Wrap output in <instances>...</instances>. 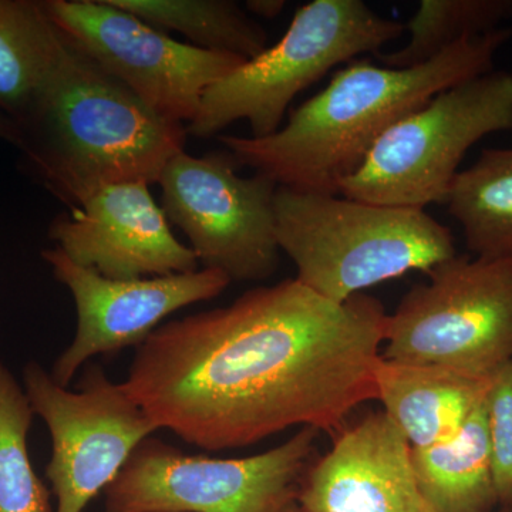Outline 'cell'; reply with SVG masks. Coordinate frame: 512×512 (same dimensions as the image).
<instances>
[{
    "mask_svg": "<svg viewBox=\"0 0 512 512\" xmlns=\"http://www.w3.org/2000/svg\"><path fill=\"white\" fill-rule=\"evenodd\" d=\"M386 320L373 296L335 303L285 279L164 323L138 346L123 386L158 430L207 451L291 427L340 429L376 399Z\"/></svg>",
    "mask_w": 512,
    "mask_h": 512,
    "instance_id": "obj_1",
    "label": "cell"
},
{
    "mask_svg": "<svg viewBox=\"0 0 512 512\" xmlns=\"http://www.w3.org/2000/svg\"><path fill=\"white\" fill-rule=\"evenodd\" d=\"M511 37L512 29L501 26L410 69L357 60L293 110L272 136H220V141L238 164L278 187L338 195L340 184L359 171L386 131L437 94L493 72L495 55Z\"/></svg>",
    "mask_w": 512,
    "mask_h": 512,
    "instance_id": "obj_2",
    "label": "cell"
},
{
    "mask_svg": "<svg viewBox=\"0 0 512 512\" xmlns=\"http://www.w3.org/2000/svg\"><path fill=\"white\" fill-rule=\"evenodd\" d=\"M185 138L184 124L158 117L72 43L19 151L29 173L74 208L109 185L157 184L168 161L184 151Z\"/></svg>",
    "mask_w": 512,
    "mask_h": 512,
    "instance_id": "obj_3",
    "label": "cell"
},
{
    "mask_svg": "<svg viewBox=\"0 0 512 512\" xmlns=\"http://www.w3.org/2000/svg\"><path fill=\"white\" fill-rule=\"evenodd\" d=\"M275 220L296 279L335 303L457 255L450 229L417 208L278 187Z\"/></svg>",
    "mask_w": 512,
    "mask_h": 512,
    "instance_id": "obj_4",
    "label": "cell"
},
{
    "mask_svg": "<svg viewBox=\"0 0 512 512\" xmlns=\"http://www.w3.org/2000/svg\"><path fill=\"white\" fill-rule=\"evenodd\" d=\"M403 32L402 23L377 15L360 0L303 5L274 47L212 84L197 116L185 126L187 134L210 138L235 121L247 120L251 137L272 136L296 94L340 63L379 53Z\"/></svg>",
    "mask_w": 512,
    "mask_h": 512,
    "instance_id": "obj_5",
    "label": "cell"
},
{
    "mask_svg": "<svg viewBox=\"0 0 512 512\" xmlns=\"http://www.w3.org/2000/svg\"><path fill=\"white\" fill-rule=\"evenodd\" d=\"M512 130V74L490 72L437 94L383 134L339 194L424 210L446 204L458 167L481 138Z\"/></svg>",
    "mask_w": 512,
    "mask_h": 512,
    "instance_id": "obj_6",
    "label": "cell"
},
{
    "mask_svg": "<svg viewBox=\"0 0 512 512\" xmlns=\"http://www.w3.org/2000/svg\"><path fill=\"white\" fill-rule=\"evenodd\" d=\"M404 295L383 359L491 377L512 362V261L456 255Z\"/></svg>",
    "mask_w": 512,
    "mask_h": 512,
    "instance_id": "obj_7",
    "label": "cell"
},
{
    "mask_svg": "<svg viewBox=\"0 0 512 512\" xmlns=\"http://www.w3.org/2000/svg\"><path fill=\"white\" fill-rule=\"evenodd\" d=\"M320 431L303 427L262 454L190 456L148 437L104 491L106 512H281L296 500Z\"/></svg>",
    "mask_w": 512,
    "mask_h": 512,
    "instance_id": "obj_8",
    "label": "cell"
},
{
    "mask_svg": "<svg viewBox=\"0 0 512 512\" xmlns=\"http://www.w3.org/2000/svg\"><path fill=\"white\" fill-rule=\"evenodd\" d=\"M23 389L52 439L46 477L56 495V512L86 510L158 430L123 383L111 382L97 363L86 366L72 392L32 360L23 369Z\"/></svg>",
    "mask_w": 512,
    "mask_h": 512,
    "instance_id": "obj_9",
    "label": "cell"
},
{
    "mask_svg": "<svg viewBox=\"0 0 512 512\" xmlns=\"http://www.w3.org/2000/svg\"><path fill=\"white\" fill-rule=\"evenodd\" d=\"M228 153L194 157L181 151L158 178L161 208L190 241L198 262L232 281H265L279 265L275 195L278 184L237 174Z\"/></svg>",
    "mask_w": 512,
    "mask_h": 512,
    "instance_id": "obj_10",
    "label": "cell"
},
{
    "mask_svg": "<svg viewBox=\"0 0 512 512\" xmlns=\"http://www.w3.org/2000/svg\"><path fill=\"white\" fill-rule=\"evenodd\" d=\"M83 55L123 83L161 119L190 124L202 97L248 60L177 42L109 0H40Z\"/></svg>",
    "mask_w": 512,
    "mask_h": 512,
    "instance_id": "obj_11",
    "label": "cell"
},
{
    "mask_svg": "<svg viewBox=\"0 0 512 512\" xmlns=\"http://www.w3.org/2000/svg\"><path fill=\"white\" fill-rule=\"evenodd\" d=\"M56 281L69 289L76 306L72 343L53 363L52 375L69 387L90 359L141 346L168 316L220 296L231 279L217 269L117 281L74 264L59 248L42 252Z\"/></svg>",
    "mask_w": 512,
    "mask_h": 512,
    "instance_id": "obj_12",
    "label": "cell"
},
{
    "mask_svg": "<svg viewBox=\"0 0 512 512\" xmlns=\"http://www.w3.org/2000/svg\"><path fill=\"white\" fill-rule=\"evenodd\" d=\"M146 183L109 185L52 222L49 238L74 264L117 281L198 271Z\"/></svg>",
    "mask_w": 512,
    "mask_h": 512,
    "instance_id": "obj_13",
    "label": "cell"
},
{
    "mask_svg": "<svg viewBox=\"0 0 512 512\" xmlns=\"http://www.w3.org/2000/svg\"><path fill=\"white\" fill-rule=\"evenodd\" d=\"M296 501L305 512H433L417 485L412 446L384 412L343 431L303 474Z\"/></svg>",
    "mask_w": 512,
    "mask_h": 512,
    "instance_id": "obj_14",
    "label": "cell"
},
{
    "mask_svg": "<svg viewBox=\"0 0 512 512\" xmlns=\"http://www.w3.org/2000/svg\"><path fill=\"white\" fill-rule=\"evenodd\" d=\"M491 377L382 357L376 369V399L410 446L429 447L450 440L463 429L484 403Z\"/></svg>",
    "mask_w": 512,
    "mask_h": 512,
    "instance_id": "obj_15",
    "label": "cell"
},
{
    "mask_svg": "<svg viewBox=\"0 0 512 512\" xmlns=\"http://www.w3.org/2000/svg\"><path fill=\"white\" fill-rule=\"evenodd\" d=\"M72 53L40 0H0V114L20 134L35 123Z\"/></svg>",
    "mask_w": 512,
    "mask_h": 512,
    "instance_id": "obj_16",
    "label": "cell"
},
{
    "mask_svg": "<svg viewBox=\"0 0 512 512\" xmlns=\"http://www.w3.org/2000/svg\"><path fill=\"white\" fill-rule=\"evenodd\" d=\"M412 461L433 512H490L498 503L485 400L450 440L412 447Z\"/></svg>",
    "mask_w": 512,
    "mask_h": 512,
    "instance_id": "obj_17",
    "label": "cell"
},
{
    "mask_svg": "<svg viewBox=\"0 0 512 512\" xmlns=\"http://www.w3.org/2000/svg\"><path fill=\"white\" fill-rule=\"evenodd\" d=\"M446 205L473 254L512 261V148L484 150L456 175Z\"/></svg>",
    "mask_w": 512,
    "mask_h": 512,
    "instance_id": "obj_18",
    "label": "cell"
},
{
    "mask_svg": "<svg viewBox=\"0 0 512 512\" xmlns=\"http://www.w3.org/2000/svg\"><path fill=\"white\" fill-rule=\"evenodd\" d=\"M161 32H178L192 46L252 60L268 47L264 28L231 0H109Z\"/></svg>",
    "mask_w": 512,
    "mask_h": 512,
    "instance_id": "obj_19",
    "label": "cell"
},
{
    "mask_svg": "<svg viewBox=\"0 0 512 512\" xmlns=\"http://www.w3.org/2000/svg\"><path fill=\"white\" fill-rule=\"evenodd\" d=\"M511 16L512 0H421L407 25V45L376 56L389 69H410L436 59L461 40L501 28Z\"/></svg>",
    "mask_w": 512,
    "mask_h": 512,
    "instance_id": "obj_20",
    "label": "cell"
},
{
    "mask_svg": "<svg viewBox=\"0 0 512 512\" xmlns=\"http://www.w3.org/2000/svg\"><path fill=\"white\" fill-rule=\"evenodd\" d=\"M35 417L25 389L0 360V512H52L49 488L29 457Z\"/></svg>",
    "mask_w": 512,
    "mask_h": 512,
    "instance_id": "obj_21",
    "label": "cell"
},
{
    "mask_svg": "<svg viewBox=\"0 0 512 512\" xmlns=\"http://www.w3.org/2000/svg\"><path fill=\"white\" fill-rule=\"evenodd\" d=\"M485 407L498 503L512 508V362L491 377Z\"/></svg>",
    "mask_w": 512,
    "mask_h": 512,
    "instance_id": "obj_22",
    "label": "cell"
},
{
    "mask_svg": "<svg viewBox=\"0 0 512 512\" xmlns=\"http://www.w3.org/2000/svg\"><path fill=\"white\" fill-rule=\"evenodd\" d=\"M285 0H248L247 9L258 18L275 19L285 9Z\"/></svg>",
    "mask_w": 512,
    "mask_h": 512,
    "instance_id": "obj_23",
    "label": "cell"
},
{
    "mask_svg": "<svg viewBox=\"0 0 512 512\" xmlns=\"http://www.w3.org/2000/svg\"><path fill=\"white\" fill-rule=\"evenodd\" d=\"M0 140L12 144L18 150L20 144H22V134H20L19 128L8 117L2 116V114H0Z\"/></svg>",
    "mask_w": 512,
    "mask_h": 512,
    "instance_id": "obj_24",
    "label": "cell"
},
{
    "mask_svg": "<svg viewBox=\"0 0 512 512\" xmlns=\"http://www.w3.org/2000/svg\"><path fill=\"white\" fill-rule=\"evenodd\" d=\"M281 512H305L303 511V508L301 507V505L298 504V501H292V503H289L288 505H286V507L284 508V510H282Z\"/></svg>",
    "mask_w": 512,
    "mask_h": 512,
    "instance_id": "obj_25",
    "label": "cell"
},
{
    "mask_svg": "<svg viewBox=\"0 0 512 512\" xmlns=\"http://www.w3.org/2000/svg\"><path fill=\"white\" fill-rule=\"evenodd\" d=\"M156 512H168V511H156Z\"/></svg>",
    "mask_w": 512,
    "mask_h": 512,
    "instance_id": "obj_26",
    "label": "cell"
},
{
    "mask_svg": "<svg viewBox=\"0 0 512 512\" xmlns=\"http://www.w3.org/2000/svg\"><path fill=\"white\" fill-rule=\"evenodd\" d=\"M510 512H512V511H510Z\"/></svg>",
    "mask_w": 512,
    "mask_h": 512,
    "instance_id": "obj_27",
    "label": "cell"
}]
</instances>
